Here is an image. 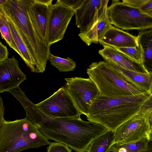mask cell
Returning <instances> with one entry per match:
<instances>
[{"instance_id": "obj_32", "label": "cell", "mask_w": 152, "mask_h": 152, "mask_svg": "<svg viewBox=\"0 0 152 152\" xmlns=\"http://www.w3.org/2000/svg\"><path fill=\"white\" fill-rule=\"evenodd\" d=\"M4 110L2 98L0 96V132L3 122L5 120L4 118Z\"/></svg>"}, {"instance_id": "obj_11", "label": "cell", "mask_w": 152, "mask_h": 152, "mask_svg": "<svg viewBox=\"0 0 152 152\" xmlns=\"http://www.w3.org/2000/svg\"><path fill=\"white\" fill-rule=\"evenodd\" d=\"M108 0H84L75 11L76 25L79 34L85 33L97 21L107 9Z\"/></svg>"}, {"instance_id": "obj_7", "label": "cell", "mask_w": 152, "mask_h": 152, "mask_svg": "<svg viewBox=\"0 0 152 152\" xmlns=\"http://www.w3.org/2000/svg\"><path fill=\"white\" fill-rule=\"evenodd\" d=\"M65 88L81 114L88 115L90 105L99 95L96 85L89 77H75L65 78Z\"/></svg>"}, {"instance_id": "obj_28", "label": "cell", "mask_w": 152, "mask_h": 152, "mask_svg": "<svg viewBox=\"0 0 152 152\" xmlns=\"http://www.w3.org/2000/svg\"><path fill=\"white\" fill-rule=\"evenodd\" d=\"M84 0H59L61 3L69 7L75 11L83 3Z\"/></svg>"}, {"instance_id": "obj_1", "label": "cell", "mask_w": 152, "mask_h": 152, "mask_svg": "<svg viewBox=\"0 0 152 152\" xmlns=\"http://www.w3.org/2000/svg\"><path fill=\"white\" fill-rule=\"evenodd\" d=\"M37 126L48 139L66 145L76 152H86L94 140L109 131L96 123L83 121L80 116L48 117Z\"/></svg>"}, {"instance_id": "obj_9", "label": "cell", "mask_w": 152, "mask_h": 152, "mask_svg": "<svg viewBox=\"0 0 152 152\" xmlns=\"http://www.w3.org/2000/svg\"><path fill=\"white\" fill-rule=\"evenodd\" d=\"M74 15L73 9L59 0L50 6L47 35V44L49 47L63 39Z\"/></svg>"}, {"instance_id": "obj_33", "label": "cell", "mask_w": 152, "mask_h": 152, "mask_svg": "<svg viewBox=\"0 0 152 152\" xmlns=\"http://www.w3.org/2000/svg\"><path fill=\"white\" fill-rule=\"evenodd\" d=\"M6 1V0H0V8L2 7Z\"/></svg>"}, {"instance_id": "obj_30", "label": "cell", "mask_w": 152, "mask_h": 152, "mask_svg": "<svg viewBox=\"0 0 152 152\" xmlns=\"http://www.w3.org/2000/svg\"><path fill=\"white\" fill-rule=\"evenodd\" d=\"M140 9L143 13L152 17V0H148Z\"/></svg>"}, {"instance_id": "obj_3", "label": "cell", "mask_w": 152, "mask_h": 152, "mask_svg": "<svg viewBox=\"0 0 152 152\" xmlns=\"http://www.w3.org/2000/svg\"><path fill=\"white\" fill-rule=\"evenodd\" d=\"M29 0H6L0 9L12 20L18 30L35 63L37 73L45 70L50 47L41 38L29 17Z\"/></svg>"}, {"instance_id": "obj_26", "label": "cell", "mask_w": 152, "mask_h": 152, "mask_svg": "<svg viewBox=\"0 0 152 152\" xmlns=\"http://www.w3.org/2000/svg\"><path fill=\"white\" fill-rule=\"evenodd\" d=\"M114 48L130 58L142 64L140 51L137 47Z\"/></svg>"}, {"instance_id": "obj_21", "label": "cell", "mask_w": 152, "mask_h": 152, "mask_svg": "<svg viewBox=\"0 0 152 152\" xmlns=\"http://www.w3.org/2000/svg\"><path fill=\"white\" fill-rule=\"evenodd\" d=\"M152 140L145 137L128 143H114L110 148V152H148L152 150Z\"/></svg>"}, {"instance_id": "obj_19", "label": "cell", "mask_w": 152, "mask_h": 152, "mask_svg": "<svg viewBox=\"0 0 152 152\" xmlns=\"http://www.w3.org/2000/svg\"><path fill=\"white\" fill-rule=\"evenodd\" d=\"M142 64L148 72L152 73V30L140 32L137 36Z\"/></svg>"}, {"instance_id": "obj_23", "label": "cell", "mask_w": 152, "mask_h": 152, "mask_svg": "<svg viewBox=\"0 0 152 152\" xmlns=\"http://www.w3.org/2000/svg\"><path fill=\"white\" fill-rule=\"evenodd\" d=\"M48 60L52 66L61 72L73 71L76 66L75 62L69 57H68L66 58H62L51 53L49 56Z\"/></svg>"}, {"instance_id": "obj_24", "label": "cell", "mask_w": 152, "mask_h": 152, "mask_svg": "<svg viewBox=\"0 0 152 152\" xmlns=\"http://www.w3.org/2000/svg\"><path fill=\"white\" fill-rule=\"evenodd\" d=\"M0 32L2 39L19 55V52L13 40L7 20L5 15L0 11Z\"/></svg>"}, {"instance_id": "obj_35", "label": "cell", "mask_w": 152, "mask_h": 152, "mask_svg": "<svg viewBox=\"0 0 152 152\" xmlns=\"http://www.w3.org/2000/svg\"><path fill=\"white\" fill-rule=\"evenodd\" d=\"M107 152H110L109 151V150H108V151H107Z\"/></svg>"}, {"instance_id": "obj_5", "label": "cell", "mask_w": 152, "mask_h": 152, "mask_svg": "<svg viewBox=\"0 0 152 152\" xmlns=\"http://www.w3.org/2000/svg\"><path fill=\"white\" fill-rule=\"evenodd\" d=\"M99 95L107 97L135 95L143 92L126 81L105 61L92 63L86 69Z\"/></svg>"}, {"instance_id": "obj_13", "label": "cell", "mask_w": 152, "mask_h": 152, "mask_svg": "<svg viewBox=\"0 0 152 152\" xmlns=\"http://www.w3.org/2000/svg\"><path fill=\"white\" fill-rule=\"evenodd\" d=\"M26 79L14 56L0 62V93L19 87Z\"/></svg>"}, {"instance_id": "obj_16", "label": "cell", "mask_w": 152, "mask_h": 152, "mask_svg": "<svg viewBox=\"0 0 152 152\" xmlns=\"http://www.w3.org/2000/svg\"><path fill=\"white\" fill-rule=\"evenodd\" d=\"M103 48L99 50L103 58L108 59L122 68L140 73H148L142 65L129 58L114 48L103 45Z\"/></svg>"}, {"instance_id": "obj_2", "label": "cell", "mask_w": 152, "mask_h": 152, "mask_svg": "<svg viewBox=\"0 0 152 152\" xmlns=\"http://www.w3.org/2000/svg\"><path fill=\"white\" fill-rule=\"evenodd\" d=\"M151 97L152 91L119 96L99 95L91 104L87 119L114 132L121 125L137 114Z\"/></svg>"}, {"instance_id": "obj_27", "label": "cell", "mask_w": 152, "mask_h": 152, "mask_svg": "<svg viewBox=\"0 0 152 152\" xmlns=\"http://www.w3.org/2000/svg\"><path fill=\"white\" fill-rule=\"evenodd\" d=\"M47 148V152H72L71 149L61 143L51 142Z\"/></svg>"}, {"instance_id": "obj_8", "label": "cell", "mask_w": 152, "mask_h": 152, "mask_svg": "<svg viewBox=\"0 0 152 152\" xmlns=\"http://www.w3.org/2000/svg\"><path fill=\"white\" fill-rule=\"evenodd\" d=\"M36 105L44 114L52 118L74 117L81 115L64 86Z\"/></svg>"}, {"instance_id": "obj_31", "label": "cell", "mask_w": 152, "mask_h": 152, "mask_svg": "<svg viewBox=\"0 0 152 152\" xmlns=\"http://www.w3.org/2000/svg\"><path fill=\"white\" fill-rule=\"evenodd\" d=\"M9 52L7 47L0 41V62L8 58Z\"/></svg>"}, {"instance_id": "obj_18", "label": "cell", "mask_w": 152, "mask_h": 152, "mask_svg": "<svg viewBox=\"0 0 152 152\" xmlns=\"http://www.w3.org/2000/svg\"><path fill=\"white\" fill-rule=\"evenodd\" d=\"M9 92L21 104L26 112V117L36 126H37L42 119L47 116L39 110L36 104L28 99L19 87Z\"/></svg>"}, {"instance_id": "obj_29", "label": "cell", "mask_w": 152, "mask_h": 152, "mask_svg": "<svg viewBox=\"0 0 152 152\" xmlns=\"http://www.w3.org/2000/svg\"><path fill=\"white\" fill-rule=\"evenodd\" d=\"M148 0H123L122 2L129 6L140 8Z\"/></svg>"}, {"instance_id": "obj_6", "label": "cell", "mask_w": 152, "mask_h": 152, "mask_svg": "<svg viewBox=\"0 0 152 152\" xmlns=\"http://www.w3.org/2000/svg\"><path fill=\"white\" fill-rule=\"evenodd\" d=\"M110 23L122 30H144L152 27V17L140 8L125 4L119 0H112L107 8Z\"/></svg>"}, {"instance_id": "obj_34", "label": "cell", "mask_w": 152, "mask_h": 152, "mask_svg": "<svg viewBox=\"0 0 152 152\" xmlns=\"http://www.w3.org/2000/svg\"><path fill=\"white\" fill-rule=\"evenodd\" d=\"M148 152H152V151H149Z\"/></svg>"}, {"instance_id": "obj_22", "label": "cell", "mask_w": 152, "mask_h": 152, "mask_svg": "<svg viewBox=\"0 0 152 152\" xmlns=\"http://www.w3.org/2000/svg\"><path fill=\"white\" fill-rule=\"evenodd\" d=\"M114 132L109 131L94 140L86 152H107L114 143Z\"/></svg>"}, {"instance_id": "obj_4", "label": "cell", "mask_w": 152, "mask_h": 152, "mask_svg": "<svg viewBox=\"0 0 152 152\" xmlns=\"http://www.w3.org/2000/svg\"><path fill=\"white\" fill-rule=\"evenodd\" d=\"M50 142L27 117L3 122L0 132V152H20Z\"/></svg>"}, {"instance_id": "obj_14", "label": "cell", "mask_w": 152, "mask_h": 152, "mask_svg": "<svg viewBox=\"0 0 152 152\" xmlns=\"http://www.w3.org/2000/svg\"><path fill=\"white\" fill-rule=\"evenodd\" d=\"M99 42L116 48L137 47L138 37L111 25Z\"/></svg>"}, {"instance_id": "obj_25", "label": "cell", "mask_w": 152, "mask_h": 152, "mask_svg": "<svg viewBox=\"0 0 152 152\" xmlns=\"http://www.w3.org/2000/svg\"><path fill=\"white\" fill-rule=\"evenodd\" d=\"M137 114L145 118L152 128V97L143 104Z\"/></svg>"}, {"instance_id": "obj_17", "label": "cell", "mask_w": 152, "mask_h": 152, "mask_svg": "<svg viewBox=\"0 0 152 152\" xmlns=\"http://www.w3.org/2000/svg\"><path fill=\"white\" fill-rule=\"evenodd\" d=\"M111 25L107 9L90 29L84 33L79 34L78 36L88 46L92 43H98Z\"/></svg>"}, {"instance_id": "obj_12", "label": "cell", "mask_w": 152, "mask_h": 152, "mask_svg": "<svg viewBox=\"0 0 152 152\" xmlns=\"http://www.w3.org/2000/svg\"><path fill=\"white\" fill-rule=\"evenodd\" d=\"M53 1L29 0L27 7L28 14L31 22L40 37L47 44L49 7L52 4Z\"/></svg>"}, {"instance_id": "obj_15", "label": "cell", "mask_w": 152, "mask_h": 152, "mask_svg": "<svg viewBox=\"0 0 152 152\" xmlns=\"http://www.w3.org/2000/svg\"><path fill=\"white\" fill-rule=\"evenodd\" d=\"M103 58L126 81L142 92L152 91V73H140L125 69L108 59Z\"/></svg>"}, {"instance_id": "obj_20", "label": "cell", "mask_w": 152, "mask_h": 152, "mask_svg": "<svg viewBox=\"0 0 152 152\" xmlns=\"http://www.w3.org/2000/svg\"><path fill=\"white\" fill-rule=\"evenodd\" d=\"M7 20L10 28L20 55L27 66L32 72L37 73L34 61L23 41L18 30L11 19L4 13Z\"/></svg>"}, {"instance_id": "obj_10", "label": "cell", "mask_w": 152, "mask_h": 152, "mask_svg": "<svg viewBox=\"0 0 152 152\" xmlns=\"http://www.w3.org/2000/svg\"><path fill=\"white\" fill-rule=\"evenodd\" d=\"M145 137L152 140V128L145 118L137 114L116 129L114 143L132 142Z\"/></svg>"}]
</instances>
